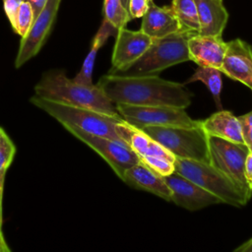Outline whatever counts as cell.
I'll return each instance as SVG.
<instances>
[{
    "label": "cell",
    "mask_w": 252,
    "mask_h": 252,
    "mask_svg": "<svg viewBox=\"0 0 252 252\" xmlns=\"http://www.w3.org/2000/svg\"><path fill=\"white\" fill-rule=\"evenodd\" d=\"M115 104L167 105L186 108L193 94L184 84L166 81L158 75L118 76L106 74L96 84Z\"/></svg>",
    "instance_id": "1"
},
{
    "label": "cell",
    "mask_w": 252,
    "mask_h": 252,
    "mask_svg": "<svg viewBox=\"0 0 252 252\" xmlns=\"http://www.w3.org/2000/svg\"><path fill=\"white\" fill-rule=\"evenodd\" d=\"M183 30L171 7H158L153 1L150 2L146 14L142 17V32L154 39L164 37Z\"/></svg>",
    "instance_id": "15"
},
{
    "label": "cell",
    "mask_w": 252,
    "mask_h": 252,
    "mask_svg": "<svg viewBox=\"0 0 252 252\" xmlns=\"http://www.w3.org/2000/svg\"><path fill=\"white\" fill-rule=\"evenodd\" d=\"M210 163L228 177L249 200L252 187L245 178L244 164L249 153L244 143H235L208 135Z\"/></svg>",
    "instance_id": "7"
},
{
    "label": "cell",
    "mask_w": 252,
    "mask_h": 252,
    "mask_svg": "<svg viewBox=\"0 0 252 252\" xmlns=\"http://www.w3.org/2000/svg\"><path fill=\"white\" fill-rule=\"evenodd\" d=\"M60 3L61 0H47L43 9L33 20L30 31L20 41L15 59L16 68H21L40 51L52 30Z\"/></svg>",
    "instance_id": "10"
},
{
    "label": "cell",
    "mask_w": 252,
    "mask_h": 252,
    "mask_svg": "<svg viewBox=\"0 0 252 252\" xmlns=\"http://www.w3.org/2000/svg\"><path fill=\"white\" fill-rule=\"evenodd\" d=\"M149 0H129L128 5V11L132 19L136 18H142L150 5Z\"/></svg>",
    "instance_id": "27"
},
{
    "label": "cell",
    "mask_w": 252,
    "mask_h": 252,
    "mask_svg": "<svg viewBox=\"0 0 252 252\" xmlns=\"http://www.w3.org/2000/svg\"><path fill=\"white\" fill-rule=\"evenodd\" d=\"M33 23V12L31 4L28 1L22 3L15 21L12 25V28L16 33L21 37H24L30 31Z\"/></svg>",
    "instance_id": "24"
},
{
    "label": "cell",
    "mask_w": 252,
    "mask_h": 252,
    "mask_svg": "<svg viewBox=\"0 0 252 252\" xmlns=\"http://www.w3.org/2000/svg\"><path fill=\"white\" fill-rule=\"evenodd\" d=\"M34 94L56 102L119 114L116 104L97 85H84L68 78L62 69L48 70L34 86Z\"/></svg>",
    "instance_id": "2"
},
{
    "label": "cell",
    "mask_w": 252,
    "mask_h": 252,
    "mask_svg": "<svg viewBox=\"0 0 252 252\" xmlns=\"http://www.w3.org/2000/svg\"><path fill=\"white\" fill-rule=\"evenodd\" d=\"M241 126V134L244 144L248 147L249 152H252V110L244 115L238 116Z\"/></svg>",
    "instance_id": "26"
},
{
    "label": "cell",
    "mask_w": 252,
    "mask_h": 252,
    "mask_svg": "<svg viewBox=\"0 0 252 252\" xmlns=\"http://www.w3.org/2000/svg\"><path fill=\"white\" fill-rule=\"evenodd\" d=\"M200 124L209 136L219 137L235 143H244L238 117L234 116L230 111L220 110L205 120L200 121Z\"/></svg>",
    "instance_id": "18"
},
{
    "label": "cell",
    "mask_w": 252,
    "mask_h": 252,
    "mask_svg": "<svg viewBox=\"0 0 252 252\" xmlns=\"http://www.w3.org/2000/svg\"><path fill=\"white\" fill-rule=\"evenodd\" d=\"M28 1L32 9L33 12V20L37 17V15L40 13V11L43 9V7L45 6L47 0H26Z\"/></svg>",
    "instance_id": "30"
},
{
    "label": "cell",
    "mask_w": 252,
    "mask_h": 252,
    "mask_svg": "<svg viewBox=\"0 0 252 252\" xmlns=\"http://www.w3.org/2000/svg\"><path fill=\"white\" fill-rule=\"evenodd\" d=\"M140 160L161 176H167L175 171L174 160L162 157H144Z\"/></svg>",
    "instance_id": "25"
},
{
    "label": "cell",
    "mask_w": 252,
    "mask_h": 252,
    "mask_svg": "<svg viewBox=\"0 0 252 252\" xmlns=\"http://www.w3.org/2000/svg\"><path fill=\"white\" fill-rule=\"evenodd\" d=\"M227 42L221 35L192 34L188 39V52L190 61L198 66L215 67L220 69L226 52Z\"/></svg>",
    "instance_id": "14"
},
{
    "label": "cell",
    "mask_w": 252,
    "mask_h": 252,
    "mask_svg": "<svg viewBox=\"0 0 252 252\" xmlns=\"http://www.w3.org/2000/svg\"><path fill=\"white\" fill-rule=\"evenodd\" d=\"M200 34L221 35L228 20V13L222 5V0H195Z\"/></svg>",
    "instance_id": "17"
},
{
    "label": "cell",
    "mask_w": 252,
    "mask_h": 252,
    "mask_svg": "<svg viewBox=\"0 0 252 252\" xmlns=\"http://www.w3.org/2000/svg\"><path fill=\"white\" fill-rule=\"evenodd\" d=\"M175 158L210 162L208 135L201 124L187 126H146L141 128Z\"/></svg>",
    "instance_id": "5"
},
{
    "label": "cell",
    "mask_w": 252,
    "mask_h": 252,
    "mask_svg": "<svg viewBox=\"0 0 252 252\" xmlns=\"http://www.w3.org/2000/svg\"><path fill=\"white\" fill-rule=\"evenodd\" d=\"M16 155V147L5 130L0 127V199L3 198L4 181L7 169L10 167Z\"/></svg>",
    "instance_id": "22"
},
{
    "label": "cell",
    "mask_w": 252,
    "mask_h": 252,
    "mask_svg": "<svg viewBox=\"0 0 252 252\" xmlns=\"http://www.w3.org/2000/svg\"><path fill=\"white\" fill-rule=\"evenodd\" d=\"M201 81L204 83L216 101V104L219 108H221L220 104V93L222 89V80H221V71L215 67H204L198 66L193 75L186 81L185 84Z\"/></svg>",
    "instance_id": "20"
},
{
    "label": "cell",
    "mask_w": 252,
    "mask_h": 252,
    "mask_svg": "<svg viewBox=\"0 0 252 252\" xmlns=\"http://www.w3.org/2000/svg\"><path fill=\"white\" fill-rule=\"evenodd\" d=\"M103 16L104 20L110 23L117 31L125 28L127 23L132 20L121 0H103Z\"/></svg>",
    "instance_id": "23"
},
{
    "label": "cell",
    "mask_w": 252,
    "mask_h": 252,
    "mask_svg": "<svg viewBox=\"0 0 252 252\" xmlns=\"http://www.w3.org/2000/svg\"><path fill=\"white\" fill-rule=\"evenodd\" d=\"M234 252H252V237L235 248Z\"/></svg>",
    "instance_id": "31"
},
{
    "label": "cell",
    "mask_w": 252,
    "mask_h": 252,
    "mask_svg": "<svg viewBox=\"0 0 252 252\" xmlns=\"http://www.w3.org/2000/svg\"><path fill=\"white\" fill-rule=\"evenodd\" d=\"M244 173L247 182L252 187V152H249L246 157L244 164Z\"/></svg>",
    "instance_id": "29"
},
{
    "label": "cell",
    "mask_w": 252,
    "mask_h": 252,
    "mask_svg": "<svg viewBox=\"0 0 252 252\" xmlns=\"http://www.w3.org/2000/svg\"><path fill=\"white\" fill-rule=\"evenodd\" d=\"M149 1H153V0H149Z\"/></svg>",
    "instance_id": "35"
},
{
    "label": "cell",
    "mask_w": 252,
    "mask_h": 252,
    "mask_svg": "<svg viewBox=\"0 0 252 252\" xmlns=\"http://www.w3.org/2000/svg\"><path fill=\"white\" fill-rule=\"evenodd\" d=\"M2 222H3V218H2V200L0 199V237H4V233L2 230Z\"/></svg>",
    "instance_id": "33"
},
{
    "label": "cell",
    "mask_w": 252,
    "mask_h": 252,
    "mask_svg": "<svg viewBox=\"0 0 252 252\" xmlns=\"http://www.w3.org/2000/svg\"><path fill=\"white\" fill-rule=\"evenodd\" d=\"M197 32L183 30L164 37L154 38L146 52L125 70L111 75L150 76L158 75L173 65L190 61L188 39Z\"/></svg>",
    "instance_id": "4"
},
{
    "label": "cell",
    "mask_w": 252,
    "mask_h": 252,
    "mask_svg": "<svg viewBox=\"0 0 252 252\" xmlns=\"http://www.w3.org/2000/svg\"><path fill=\"white\" fill-rule=\"evenodd\" d=\"M170 7L184 30L199 33L200 23L195 0H172Z\"/></svg>",
    "instance_id": "21"
},
{
    "label": "cell",
    "mask_w": 252,
    "mask_h": 252,
    "mask_svg": "<svg viewBox=\"0 0 252 252\" xmlns=\"http://www.w3.org/2000/svg\"><path fill=\"white\" fill-rule=\"evenodd\" d=\"M220 70L252 91V46L240 38L228 41Z\"/></svg>",
    "instance_id": "13"
},
{
    "label": "cell",
    "mask_w": 252,
    "mask_h": 252,
    "mask_svg": "<svg viewBox=\"0 0 252 252\" xmlns=\"http://www.w3.org/2000/svg\"><path fill=\"white\" fill-rule=\"evenodd\" d=\"M115 32H117V30L110 23L103 19L100 28L93 38L90 51L88 52L79 73L74 78L76 82L84 85H94L93 72L97 51L106 42L108 37L114 34Z\"/></svg>",
    "instance_id": "19"
},
{
    "label": "cell",
    "mask_w": 252,
    "mask_h": 252,
    "mask_svg": "<svg viewBox=\"0 0 252 252\" xmlns=\"http://www.w3.org/2000/svg\"><path fill=\"white\" fill-rule=\"evenodd\" d=\"M11 249L8 246L5 237H0V252H10Z\"/></svg>",
    "instance_id": "32"
},
{
    "label": "cell",
    "mask_w": 252,
    "mask_h": 252,
    "mask_svg": "<svg viewBox=\"0 0 252 252\" xmlns=\"http://www.w3.org/2000/svg\"><path fill=\"white\" fill-rule=\"evenodd\" d=\"M117 112L128 123L143 128L146 126H187L200 125V121L193 120L185 111L167 105H131L116 104Z\"/></svg>",
    "instance_id": "8"
},
{
    "label": "cell",
    "mask_w": 252,
    "mask_h": 252,
    "mask_svg": "<svg viewBox=\"0 0 252 252\" xmlns=\"http://www.w3.org/2000/svg\"><path fill=\"white\" fill-rule=\"evenodd\" d=\"M25 1L26 0H3V8L11 26L15 21V18L22 3Z\"/></svg>",
    "instance_id": "28"
},
{
    "label": "cell",
    "mask_w": 252,
    "mask_h": 252,
    "mask_svg": "<svg viewBox=\"0 0 252 252\" xmlns=\"http://www.w3.org/2000/svg\"><path fill=\"white\" fill-rule=\"evenodd\" d=\"M64 128L98 154L121 180L125 171L140 161L138 155L123 142L92 135L72 126Z\"/></svg>",
    "instance_id": "9"
},
{
    "label": "cell",
    "mask_w": 252,
    "mask_h": 252,
    "mask_svg": "<svg viewBox=\"0 0 252 252\" xmlns=\"http://www.w3.org/2000/svg\"><path fill=\"white\" fill-rule=\"evenodd\" d=\"M174 168L176 172L216 195L224 204L243 207L249 201L228 177L210 162L175 158Z\"/></svg>",
    "instance_id": "6"
},
{
    "label": "cell",
    "mask_w": 252,
    "mask_h": 252,
    "mask_svg": "<svg viewBox=\"0 0 252 252\" xmlns=\"http://www.w3.org/2000/svg\"><path fill=\"white\" fill-rule=\"evenodd\" d=\"M121 2H122V4H123V6L128 10V5H129V0H121ZM129 12V11H128Z\"/></svg>",
    "instance_id": "34"
},
{
    "label": "cell",
    "mask_w": 252,
    "mask_h": 252,
    "mask_svg": "<svg viewBox=\"0 0 252 252\" xmlns=\"http://www.w3.org/2000/svg\"><path fill=\"white\" fill-rule=\"evenodd\" d=\"M163 178L171 192L170 201L188 211L194 212L222 203L216 195L176 171Z\"/></svg>",
    "instance_id": "11"
},
{
    "label": "cell",
    "mask_w": 252,
    "mask_h": 252,
    "mask_svg": "<svg viewBox=\"0 0 252 252\" xmlns=\"http://www.w3.org/2000/svg\"><path fill=\"white\" fill-rule=\"evenodd\" d=\"M30 101L60 122L63 127H76L92 135L125 143L122 136L124 119L120 114H109L92 108L64 104L36 94L32 95Z\"/></svg>",
    "instance_id": "3"
},
{
    "label": "cell",
    "mask_w": 252,
    "mask_h": 252,
    "mask_svg": "<svg viewBox=\"0 0 252 252\" xmlns=\"http://www.w3.org/2000/svg\"><path fill=\"white\" fill-rule=\"evenodd\" d=\"M153 38L140 31L122 28L117 31L108 74H116L137 61L150 47Z\"/></svg>",
    "instance_id": "12"
},
{
    "label": "cell",
    "mask_w": 252,
    "mask_h": 252,
    "mask_svg": "<svg viewBox=\"0 0 252 252\" xmlns=\"http://www.w3.org/2000/svg\"><path fill=\"white\" fill-rule=\"evenodd\" d=\"M122 181L133 188L147 191L165 201L171 200V192L163 176L155 172L141 160L125 171Z\"/></svg>",
    "instance_id": "16"
}]
</instances>
